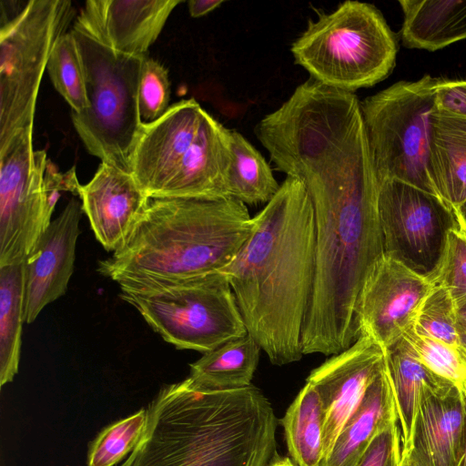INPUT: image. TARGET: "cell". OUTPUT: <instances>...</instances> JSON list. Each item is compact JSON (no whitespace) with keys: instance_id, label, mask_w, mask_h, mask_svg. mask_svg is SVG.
Here are the masks:
<instances>
[{"instance_id":"6da1fadb","label":"cell","mask_w":466,"mask_h":466,"mask_svg":"<svg viewBox=\"0 0 466 466\" xmlns=\"http://www.w3.org/2000/svg\"><path fill=\"white\" fill-rule=\"evenodd\" d=\"M300 180L315 217V273L302 352L335 355L359 338L357 300L383 254L374 171L361 115L334 114L297 130L274 153Z\"/></svg>"},{"instance_id":"7a4b0ae2","label":"cell","mask_w":466,"mask_h":466,"mask_svg":"<svg viewBox=\"0 0 466 466\" xmlns=\"http://www.w3.org/2000/svg\"><path fill=\"white\" fill-rule=\"evenodd\" d=\"M253 229L221 271L233 290L248 333L270 362L302 356V331L315 273V217L304 184L287 177L253 217Z\"/></svg>"},{"instance_id":"3957f363","label":"cell","mask_w":466,"mask_h":466,"mask_svg":"<svg viewBox=\"0 0 466 466\" xmlns=\"http://www.w3.org/2000/svg\"><path fill=\"white\" fill-rule=\"evenodd\" d=\"M146 409L142 436L120 466H268L279 456L277 417L253 385L208 390L187 378Z\"/></svg>"},{"instance_id":"277c9868","label":"cell","mask_w":466,"mask_h":466,"mask_svg":"<svg viewBox=\"0 0 466 466\" xmlns=\"http://www.w3.org/2000/svg\"><path fill=\"white\" fill-rule=\"evenodd\" d=\"M247 206L233 198H150L125 245L99 262L116 283L187 279L223 269L253 229Z\"/></svg>"},{"instance_id":"5b68a950","label":"cell","mask_w":466,"mask_h":466,"mask_svg":"<svg viewBox=\"0 0 466 466\" xmlns=\"http://www.w3.org/2000/svg\"><path fill=\"white\" fill-rule=\"evenodd\" d=\"M230 129L194 98L142 125L130 173L150 198H230Z\"/></svg>"},{"instance_id":"8992f818","label":"cell","mask_w":466,"mask_h":466,"mask_svg":"<svg viewBox=\"0 0 466 466\" xmlns=\"http://www.w3.org/2000/svg\"><path fill=\"white\" fill-rule=\"evenodd\" d=\"M297 65L310 78L354 93L385 79L392 71L397 39L373 5L346 1L309 20L291 45Z\"/></svg>"},{"instance_id":"52a82bcc","label":"cell","mask_w":466,"mask_h":466,"mask_svg":"<svg viewBox=\"0 0 466 466\" xmlns=\"http://www.w3.org/2000/svg\"><path fill=\"white\" fill-rule=\"evenodd\" d=\"M118 285L119 297L177 350L205 354L248 334L221 271L187 279H127Z\"/></svg>"},{"instance_id":"ba28073f","label":"cell","mask_w":466,"mask_h":466,"mask_svg":"<svg viewBox=\"0 0 466 466\" xmlns=\"http://www.w3.org/2000/svg\"><path fill=\"white\" fill-rule=\"evenodd\" d=\"M83 63L89 106L71 112L76 132L89 154L130 172L143 121L138 86L147 57L116 53L73 27Z\"/></svg>"},{"instance_id":"9c48e42d","label":"cell","mask_w":466,"mask_h":466,"mask_svg":"<svg viewBox=\"0 0 466 466\" xmlns=\"http://www.w3.org/2000/svg\"><path fill=\"white\" fill-rule=\"evenodd\" d=\"M440 81L430 75L399 81L360 102L378 182L396 179L437 195L429 172V135Z\"/></svg>"},{"instance_id":"30bf717a","label":"cell","mask_w":466,"mask_h":466,"mask_svg":"<svg viewBox=\"0 0 466 466\" xmlns=\"http://www.w3.org/2000/svg\"><path fill=\"white\" fill-rule=\"evenodd\" d=\"M74 15L69 0H29L19 14L0 23V150L34 127L49 56Z\"/></svg>"},{"instance_id":"8fae6325","label":"cell","mask_w":466,"mask_h":466,"mask_svg":"<svg viewBox=\"0 0 466 466\" xmlns=\"http://www.w3.org/2000/svg\"><path fill=\"white\" fill-rule=\"evenodd\" d=\"M378 183L383 254L431 280L448 233L461 229L456 211L439 196L408 183L396 179Z\"/></svg>"},{"instance_id":"7c38bea8","label":"cell","mask_w":466,"mask_h":466,"mask_svg":"<svg viewBox=\"0 0 466 466\" xmlns=\"http://www.w3.org/2000/svg\"><path fill=\"white\" fill-rule=\"evenodd\" d=\"M45 149L35 150L33 127L0 150V268L24 263L51 223L44 174Z\"/></svg>"},{"instance_id":"4fadbf2b","label":"cell","mask_w":466,"mask_h":466,"mask_svg":"<svg viewBox=\"0 0 466 466\" xmlns=\"http://www.w3.org/2000/svg\"><path fill=\"white\" fill-rule=\"evenodd\" d=\"M432 287L428 279L382 254L370 269L357 300L359 336L368 335L385 349L412 327Z\"/></svg>"},{"instance_id":"5bb4252c","label":"cell","mask_w":466,"mask_h":466,"mask_svg":"<svg viewBox=\"0 0 466 466\" xmlns=\"http://www.w3.org/2000/svg\"><path fill=\"white\" fill-rule=\"evenodd\" d=\"M384 367V349L371 337L361 334L350 347L332 355L310 372L307 382L319 393L325 411L322 460L345 420Z\"/></svg>"},{"instance_id":"9a60e30c","label":"cell","mask_w":466,"mask_h":466,"mask_svg":"<svg viewBox=\"0 0 466 466\" xmlns=\"http://www.w3.org/2000/svg\"><path fill=\"white\" fill-rule=\"evenodd\" d=\"M182 0H87L73 27L107 48L146 57Z\"/></svg>"},{"instance_id":"2e32d148","label":"cell","mask_w":466,"mask_h":466,"mask_svg":"<svg viewBox=\"0 0 466 466\" xmlns=\"http://www.w3.org/2000/svg\"><path fill=\"white\" fill-rule=\"evenodd\" d=\"M83 213L71 198L51 221L25 261V321L34 322L44 308L65 295L74 272Z\"/></svg>"},{"instance_id":"e0dca14e","label":"cell","mask_w":466,"mask_h":466,"mask_svg":"<svg viewBox=\"0 0 466 466\" xmlns=\"http://www.w3.org/2000/svg\"><path fill=\"white\" fill-rule=\"evenodd\" d=\"M465 419L461 388L451 382L424 388L403 451L417 466H458L464 451Z\"/></svg>"},{"instance_id":"ac0fdd59","label":"cell","mask_w":466,"mask_h":466,"mask_svg":"<svg viewBox=\"0 0 466 466\" xmlns=\"http://www.w3.org/2000/svg\"><path fill=\"white\" fill-rule=\"evenodd\" d=\"M78 197L96 238L113 253L125 245L150 199L130 172L105 162L81 185Z\"/></svg>"},{"instance_id":"d6986e66","label":"cell","mask_w":466,"mask_h":466,"mask_svg":"<svg viewBox=\"0 0 466 466\" xmlns=\"http://www.w3.org/2000/svg\"><path fill=\"white\" fill-rule=\"evenodd\" d=\"M393 420L398 413L385 362L319 466H356L373 438Z\"/></svg>"},{"instance_id":"ffe728a7","label":"cell","mask_w":466,"mask_h":466,"mask_svg":"<svg viewBox=\"0 0 466 466\" xmlns=\"http://www.w3.org/2000/svg\"><path fill=\"white\" fill-rule=\"evenodd\" d=\"M429 172L437 195L451 208L466 202V116L437 106L430 116Z\"/></svg>"},{"instance_id":"44dd1931","label":"cell","mask_w":466,"mask_h":466,"mask_svg":"<svg viewBox=\"0 0 466 466\" xmlns=\"http://www.w3.org/2000/svg\"><path fill=\"white\" fill-rule=\"evenodd\" d=\"M408 48L435 51L466 39V0H400Z\"/></svg>"},{"instance_id":"7402d4cb","label":"cell","mask_w":466,"mask_h":466,"mask_svg":"<svg viewBox=\"0 0 466 466\" xmlns=\"http://www.w3.org/2000/svg\"><path fill=\"white\" fill-rule=\"evenodd\" d=\"M384 353L398 420L401 427V440L405 448L410 438L414 417L423 389L429 386L444 385L451 381L426 367L403 335L387 346Z\"/></svg>"},{"instance_id":"603a6c76","label":"cell","mask_w":466,"mask_h":466,"mask_svg":"<svg viewBox=\"0 0 466 466\" xmlns=\"http://www.w3.org/2000/svg\"><path fill=\"white\" fill-rule=\"evenodd\" d=\"M261 348L248 333L203 354L191 363L188 378L200 389L227 390L251 385Z\"/></svg>"},{"instance_id":"cb8c5ba5","label":"cell","mask_w":466,"mask_h":466,"mask_svg":"<svg viewBox=\"0 0 466 466\" xmlns=\"http://www.w3.org/2000/svg\"><path fill=\"white\" fill-rule=\"evenodd\" d=\"M289 453L297 466H319L323 458L325 411L315 388L301 389L280 420Z\"/></svg>"},{"instance_id":"d4e9b609","label":"cell","mask_w":466,"mask_h":466,"mask_svg":"<svg viewBox=\"0 0 466 466\" xmlns=\"http://www.w3.org/2000/svg\"><path fill=\"white\" fill-rule=\"evenodd\" d=\"M25 262L0 268V386L18 372L25 321Z\"/></svg>"},{"instance_id":"484cf974","label":"cell","mask_w":466,"mask_h":466,"mask_svg":"<svg viewBox=\"0 0 466 466\" xmlns=\"http://www.w3.org/2000/svg\"><path fill=\"white\" fill-rule=\"evenodd\" d=\"M231 163L228 174L230 198L245 205L268 203L280 185L263 156L238 131L230 129Z\"/></svg>"},{"instance_id":"4316f807","label":"cell","mask_w":466,"mask_h":466,"mask_svg":"<svg viewBox=\"0 0 466 466\" xmlns=\"http://www.w3.org/2000/svg\"><path fill=\"white\" fill-rule=\"evenodd\" d=\"M46 70L54 87L73 112H81L89 106L83 63L71 31L56 41Z\"/></svg>"},{"instance_id":"83f0119b","label":"cell","mask_w":466,"mask_h":466,"mask_svg":"<svg viewBox=\"0 0 466 466\" xmlns=\"http://www.w3.org/2000/svg\"><path fill=\"white\" fill-rule=\"evenodd\" d=\"M147 422V409L116 420L104 428L91 442L87 466H115L139 441Z\"/></svg>"},{"instance_id":"f1b7e54d","label":"cell","mask_w":466,"mask_h":466,"mask_svg":"<svg viewBox=\"0 0 466 466\" xmlns=\"http://www.w3.org/2000/svg\"><path fill=\"white\" fill-rule=\"evenodd\" d=\"M412 329L419 335L458 349L456 306L447 289L433 285L419 309Z\"/></svg>"},{"instance_id":"f546056e","label":"cell","mask_w":466,"mask_h":466,"mask_svg":"<svg viewBox=\"0 0 466 466\" xmlns=\"http://www.w3.org/2000/svg\"><path fill=\"white\" fill-rule=\"evenodd\" d=\"M403 337L411 344L421 362L431 371L460 388L466 385V362L458 349L419 335L412 327L403 333Z\"/></svg>"},{"instance_id":"4dcf8cb0","label":"cell","mask_w":466,"mask_h":466,"mask_svg":"<svg viewBox=\"0 0 466 466\" xmlns=\"http://www.w3.org/2000/svg\"><path fill=\"white\" fill-rule=\"evenodd\" d=\"M170 81L167 69L159 61L146 57L143 61L138 105L141 119L149 123L162 116L169 107Z\"/></svg>"},{"instance_id":"1f68e13d","label":"cell","mask_w":466,"mask_h":466,"mask_svg":"<svg viewBox=\"0 0 466 466\" xmlns=\"http://www.w3.org/2000/svg\"><path fill=\"white\" fill-rule=\"evenodd\" d=\"M448 290L454 302L466 299V234L451 230L440 265L430 280Z\"/></svg>"},{"instance_id":"d6a6232c","label":"cell","mask_w":466,"mask_h":466,"mask_svg":"<svg viewBox=\"0 0 466 466\" xmlns=\"http://www.w3.org/2000/svg\"><path fill=\"white\" fill-rule=\"evenodd\" d=\"M400 431L391 421L370 441L356 466H400Z\"/></svg>"},{"instance_id":"836d02e7","label":"cell","mask_w":466,"mask_h":466,"mask_svg":"<svg viewBox=\"0 0 466 466\" xmlns=\"http://www.w3.org/2000/svg\"><path fill=\"white\" fill-rule=\"evenodd\" d=\"M80 187L75 166L66 173H61L56 165L47 159L44 174V189L48 217L51 218L56 204L60 198V192L68 191L78 196Z\"/></svg>"},{"instance_id":"e575fe53","label":"cell","mask_w":466,"mask_h":466,"mask_svg":"<svg viewBox=\"0 0 466 466\" xmlns=\"http://www.w3.org/2000/svg\"><path fill=\"white\" fill-rule=\"evenodd\" d=\"M457 348L466 362V299L455 302Z\"/></svg>"},{"instance_id":"d590c367","label":"cell","mask_w":466,"mask_h":466,"mask_svg":"<svg viewBox=\"0 0 466 466\" xmlns=\"http://www.w3.org/2000/svg\"><path fill=\"white\" fill-rule=\"evenodd\" d=\"M223 3L221 0H190L187 2V7L190 16L198 18L212 12Z\"/></svg>"},{"instance_id":"8d00e7d4","label":"cell","mask_w":466,"mask_h":466,"mask_svg":"<svg viewBox=\"0 0 466 466\" xmlns=\"http://www.w3.org/2000/svg\"><path fill=\"white\" fill-rule=\"evenodd\" d=\"M456 214L460 221L462 231L466 234V202H464L457 210Z\"/></svg>"},{"instance_id":"74e56055","label":"cell","mask_w":466,"mask_h":466,"mask_svg":"<svg viewBox=\"0 0 466 466\" xmlns=\"http://www.w3.org/2000/svg\"><path fill=\"white\" fill-rule=\"evenodd\" d=\"M268 466H297L294 461L289 458L279 456Z\"/></svg>"},{"instance_id":"f35d334b","label":"cell","mask_w":466,"mask_h":466,"mask_svg":"<svg viewBox=\"0 0 466 466\" xmlns=\"http://www.w3.org/2000/svg\"><path fill=\"white\" fill-rule=\"evenodd\" d=\"M463 390L464 394V403H465V416H466V390ZM458 466H466V419H465V440H464V451L463 455L459 462Z\"/></svg>"},{"instance_id":"ab89813d","label":"cell","mask_w":466,"mask_h":466,"mask_svg":"<svg viewBox=\"0 0 466 466\" xmlns=\"http://www.w3.org/2000/svg\"><path fill=\"white\" fill-rule=\"evenodd\" d=\"M400 466H417L411 460L407 451L402 450V457Z\"/></svg>"},{"instance_id":"60d3db41","label":"cell","mask_w":466,"mask_h":466,"mask_svg":"<svg viewBox=\"0 0 466 466\" xmlns=\"http://www.w3.org/2000/svg\"><path fill=\"white\" fill-rule=\"evenodd\" d=\"M461 389H464V390H466V385H465V386H464L463 388H461Z\"/></svg>"}]
</instances>
